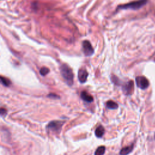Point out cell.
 I'll list each match as a JSON object with an SVG mask.
<instances>
[{
	"label": "cell",
	"mask_w": 155,
	"mask_h": 155,
	"mask_svg": "<svg viewBox=\"0 0 155 155\" xmlns=\"http://www.w3.org/2000/svg\"><path fill=\"white\" fill-rule=\"evenodd\" d=\"M61 75L64 79L66 83L71 86L73 84V73L71 68L67 64H62L60 67Z\"/></svg>",
	"instance_id": "cell-1"
},
{
	"label": "cell",
	"mask_w": 155,
	"mask_h": 155,
	"mask_svg": "<svg viewBox=\"0 0 155 155\" xmlns=\"http://www.w3.org/2000/svg\"><path fill=\"white\" fill-rule=\"evenodd\" d=\"M147 0H138L133 2H131L127 4L120 5L117 7V10L119 9H133L136 10L140 9L141 7L146 4Z\"/></svg>",
	"instance_id": "cell-2"
},
{
	"label": "cell",
	"mask_w": 155,
	"mask_h": 155,
	"mask_svg": "<svg viewBox=\"0 0 155 155\" xmlns=\"http://www.w3.org/2000/svg\"><path fill=\"white\" fill-rule=\"evenodd\" d=\"M64 124V122L60 121H53L50 122L47 125L46 129L48 131L58 133L61 130Z\"/></svg>",
	"instance_id": "cell-3"
},
{
	"label": "cell",
	"mask_w": 155,
	"mask_h": 155,
	"mask_svg": "<svg viewBox=\"0 0 155 155\" xmlns=\"http://www.w3.org/2000/svg\"><path fill=\"white\" fill-rule=\"evenodd\" d=\"M83 50L84 55L87 56H90L93 55L94 49L89 41H84L83 42Z\"/></svg>",
	"instance_id": "cell-4"
},
{
	"label": "cell",
	"mask_w": 155,
	"mask_h": 155,
	"mask_svg": "<svg viewBox=\"0 0 155 155\" xmlns=\"http://www.w3.org/2000/svg\"><path fill=\"white\" fill-rule=\"evenodd\" d=\"M136 83L137 86L142 90L146 89L149 85V82L148 79L144 76H140L136 78Z\"/></svg>",
	"instance_id": "cell-5"
},
{
	"label": "cell",
	"mask_w": 155,
	"mask_h": 155,
	"mask_svg": "<svg viewBox=\"0 0 155 155\" xmlns=\"http://www.w3.org/2000/svg\"><path fill=\"white\" fill-rule=\"evenodd\" d=\"M133 89H134V83L132 81L127 82L122 86L123 92L126 95H132L133 92Z\"/></svg>",
	"instance_id": "cell-6"
},
{
	"label": "cell",
	"mask_w": 155,
	"mask_h": 155,
	"mask_svg": "<svg viewBox=\"0 0 155 155\" xmlns=\"http://www.w3.org/2000/svg\"><path fill=\"white\" fill-rule=\"evenodd\" d=\"M88 75L89 73L85 68H80L78 73V77L79 82L81 83H85L87 81Z\"/></svg>",
	"instance_id": "cell-7"
},
{
	"label": "cell",
	"mask_w": 155,
	"mask_h": 155,
	"mask_svg": "<svg viewBox=\"0 0 155 155\" xmlns=\"http://www.w3.org/2000/svg\"><path fill=\"white\" fill-rule=\"evenodd\" d=\"M81 99L85 101L87 103H92L93 101V98L92 96H91L89 93H88L87 92L85 91H83V92H81Z\"/></svg>",
	"instance_id": "cell-8"
},
{
	"label": "cell",
	"mask_w": 155,
	"mask_h": 155,
	"mask_svg": "<svg viewBox=\"0 0 155 155\" xmlns=\"http://www.w3.org/2000/svg\"><path fill=\"white\" fill-rule=\"evenodd\" d=\"M133 148H134V144H133L130 146L122 148L119 152V154L120 155H128L133 151Z\"/></svg>",
	"instance_id": "cell-9"
},
{
	"label": "cell",
	"mask_w": 155,
	"mask_h": 155,
	"mask_svg": "<svg viewBox=\"0 0 155 155\" xmlns=\"http://www.w3.org/2000/svg\"><path fill=\"white\" fill-rule=\"evenodd\" d=\"M104 133H105V129L104 127L102 125H100L98 127H97L95 132V136L98 138H102L104 136Z\"/></svg>",
	"instance_id": "cell-10"
},
{
	"label": "cell",
	"mask_w": 155,
	"mask_h": 155,
	"mask_svg": "<svg viewBox=\"0 0 155 155\" xmlns=\"http://www.w3.org/2000/svg\"><path fill=\"white\" fill-rule=\"evenodd\" d=\"M106 106L108 109H111V110H115L118 107V105H117V104L114 102V101H107L106 103Z\"/></svg>",
	"instance_id": "cell-11"
},
{
	"label": "cell",
	"mask_w": 155,
	"mask_h": 155,
	"mask_svg": "<svg viewBox=\"0 0 155 155\" xmlns=\"http://www.w3.org/2000/svg\"><path fill=\"white\" fill-rule=\"evenodd\" d=\"M105 152V147L100 146L99 147L95 152V155H104Z\"/></svg>",
	"instance_id": "cell-12"
},
{
	"label": "cell",
	"mask_w": 155,
	"mask_h": 155,
	"mask_svg": "<svg viewBox=\"0 0 155 155\" xmlns=\"http://www.w3.org/2000/svg\"><path fill=\"white\" fill-rule=\"evenodd\" d=\"M1 81L2 84L6 87H9V85L11 84V81H10L9 79L5 77L1 76Z\"/></svg>",
	"instance_id": "cell-13"
},
{
	"label": "cell",
	"mask_w": 155,
	"mask_h": 155,
	"mask_svg": "<svg viewBox=\"0 0 155 155\" xmlns=\"http://www.w3.org/2000/svg\"><path fill=\"white\" fill-rule=\"evenodd\" d=\"M49 69L46 67H42L40 69V73L42 76H46L47 74L49 73Z\"/></svg>",
	"instance_id": "cell-14"
},
{
	"label": "cell",
	"mask_w": 155,
	"mask_h": 155,
	"mask_svg": "<svg viewBox=\"0 0 155 155\" xmlns=\"http://www.w3.org/2000/svg\"><path fill=\"white\" fill-rule=\"evenodd\" d=\"M111 80H112V81H113V83H115V84L119 85V79L118 78H117V77H116L115 76H112V78H111Z\"/></svg>",
	"instance_id": "cell-15"
},
{
	"label": "cell",
	"mask_w": 155,
	"mask_h": 155,
	"mask_svg": "<svg viewBox=\"0 0 155 155\" xmlns=\"http://www.w3.org/2000/svg\"><path fill=\"white\" fill-rule=\"evenodd\" d=\"M49 98H53V99H58L59 98V96H58L57 95L55 94V93H50L49 95L47 96Z\"/></svg>",
	"instance_id": "cell-16"
},
{
	"label": "cell",
	"mask_w": 155,
	"mask_h": 155,
	"mask_svg": "<svg viewBox=\"0 0 155 155\" xmlns=\"http://www.w3.org/2000/svg\"><path fill=\"white\" fill-rule=\"evenodd\" d=\"M0 113H1V116H3L4 115H6V113H7V110L6 109H5L1 108V111H0Z\"/></svg>",
	"instance_id": "cell-17"
},
{
	"label": "cell",
	"mask_w": 155,
	"mask_h": 155,
	"mask_svg": "<svg viewBox=\"0 0 155 155\" xmlns=\"http://www.w3.org/2000/svg\"><path fill=\"white\" fill-rule=\"evenodd\" d=\"M154 139H155V133H154Z\"/></svg>",
	"instance_id": "cell-18"
}]
</instances>
